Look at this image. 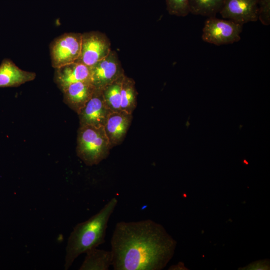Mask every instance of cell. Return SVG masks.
Segmentation results:
<instances>
[{
	"instance_id": "8fae6325",
	"label": "cell",
	"mask_w": 270,
	"mask_h": 270,
	"mask_svg": "<svg viewBox=\"0 0 270 270\" xmlns=\"http://www.w3.org/2000/svg\"><path fill=\"white\" fill-rule=\"evenodd\" d=\"M132 120V114L124 111L110 112L104 124L111 148L124 140Z\"/></svg>"
},
{
	"instance_id": "6da1fadb",
	"label": "cell",
	"mask_w": 270,
	"mask_h": 270,
	"mask_svg": "<svg viewBox=\"0 0 270 270\" xmlns=\"http://www.w3.org/2000/svg\"><path fill=\"white\" fill-rule=\"evenodd\" d=\"M173 242L150 220L120 222L110 240L114 270H154L162 268Z\"/></svg>"
},
{
	"instance_id": "d6986e66",
	"label": "cell",
	"mask_w": 270,
	"mask_h": 270,
	"mask_svg": "<svg viewBox=\"0 0 270 270\" xmlns=\"http://www.w3.org/2000/svg\"><path fill=\"white\" fill-rule=\"evenodd\" d=\"M258 20L264 26L270 24V0H258Z\"/></svg>"
},
{
	"instance_id": "7c38bea8",
	"label": "cell",
	"mask_w": 270,
	"mask_h": 270,
	"mask_svg": "<svg viewBox=\"0 0 270 270\" xmlns=\"http://www.w3.org/2000/svg\"><path fill=\"white\" fill-rule=\"evenodd\" d=\"M95 90L90 81L72 84L62 91L64 101L78 114L90 98Z\"/></svg>"
},
{
	"instance_id": "4fadbf2b",
	"label": "cell",
	"mask_w": 270,
	"mask_h": 270,
	"mask_svg": "<svg viewBox=\"0 0 270 270\" xmlns=\"http://www.w3.org/2000/svg\"><path fill=\"white\" fill-rule=\"evenodd\" d=\"M36 76L35 72L20 69L9 58L4 59L0 64V88L19 86Z\"/></svg>"
},
{
	"instance_id": "ac0fdd59",
	"label": "cell",
	"mask_w": 270,
	"mask_h": 270,
	"mask_svg": "<svg viewBox=\"0 0 270 270\" xmlns=\"http://www.w3.org/2000/svg\"><path fill=\"white\" fill-rule=\"evenodd\" d=\"M166 8L171 15L186 16L190 13V0H166Z\"/></svg>"
},
{
	"instance_id": "e0dca14e",
	"label": "cell",
	"mask_w": 270,
	"mask_h": 270,
	"mask_svg": "<svg viewBox=\"0 0 270 270\" xmlns=\"http://www.w3.org/2000/svg\"><path fill=\"white\" fill-rule=\"evenodd\" d=\"M124 74L102 90L104 101L112 112L121 110L120 92L122 82Z\"/></svg>"
},
{
	"instance_id": "52a82bcc",
	"label": "cell",
	"mask_w": 270,
	"mask_h": 270,
	"mask_svg": "<svg viewBox=\"0 0 270 270\" xmlns=\"http://www.w3.org/2000/svg\"><path fill=\"white\" fill-rule=\"evenodd\" d=\"M90 80L96 89L102 90L106 86L124 74V69L116 51L90 67Z\"/></svg>"
},
{
	"instance_id": "9a60e30c",
	"label": "cell",
	"mask_w": 270,
	"mask_h": 270,
	"mask_svg": "<svg viewBox=\"0 0 270 270\" xmlns=\"http://www.w3.org/2000/svg\"><path fill=\"white\" fill-rule=\"evenodd\" d=\"M138 93L134 80L124 74L120 92L122 111L132 114L137 104Z\"/></svg>"
},
{
	"instance_id": "7a4b0ae2",
	"label": "cell",
	"mask_w": 270,
	"mask_h": 270,
	"mask_svg": "<svg viewBox=\"0 0 270 270\" xmlns=\"http://www.w3.org/2000/svg\"><path fill=\"white\" fill-rule=\"evenodd\" d=\"M118 202L116 197L112 198L98 212L75 226L66 246L65 270H68L80 254L104 242L108 222Z\"/></svg>"
},
{
	"instance_id": "ba28073f",
	"label": "cell",
	"mask_w": 270,
	"mask_h": 270,
	"mask_svg": "<svg viewBox=\"0 0 270 270\" xmlns=\"http://www.w3.org/2000/svg\"><path fill=\"white\" fill-rule=\"evenodd\" d=\"M222 18L244 25L258 20V0H224L219 12Z\"/></svg>"
},
{
	"instance_id": "2e32d148",
	"label": "cell",
	"mask_w": 270,
	"mask_h": 270,
	"mask_svg": "<svg viewBox=\"0 0 270 270\" xmlns=\"http://www.w3.org/2000/svg\"><path fill=\"white\" fill-rule=\"evenodd\" d=\"M224 0H190V13L209 17L219 13Z\"/></svg>"
},
{
	"instance_id": "30bf717a",
	"label": "cell",
	"mask_w": 270,
	"mask_h": 270,
	"mask_svg": "<svg viewBox=\"0 0 270 270\" xmlns=\"http://www.w3.org/2000/svg\"><path fill=\"white\" fill-rule=\"evenodd\" d=\"M90 67L74 62L55 68L54 81L62 92L70 84L82 81H90Z\"/></svg>"
},
{
	"instance_id": "5bb4252c",
	"label": "cell",
	"mask_w": 270,
	"mask_h": 270,
	"mask_svg": "<svg viewBox=\"0 0 270 270\" xmlns=\"http://www.w3.org/2000/svg\"><path fill=\"white\" fill-rule=\"evenodd\" d=\"M80 270H108L112 262L111 250L98 249L96 248L88 250Z\"/></svg>"
},
{
	"instance_id": "8992f818",
	"label": "cell",
	"mask_w": 270,
	"mask_h": 270,
	"mask_svg": "<svg viewBox=\"0 0 270 270\" xmlns=\"http://www.w3.org/2000/svg\"><path fill=\"white\" fill-rule=\"evenodd\" d=\"M111 51L107 36L98 31L82 34L80 54L76 61L91 67L105 58Z\"/></svg>"
},
{
	"instance_id": "3957f363",
	"label": "cell",
	"mask_w": 270,
	"mask_h": 270,
	"mask_svg": "<svg viewBox=\"0 0 270 270\" xmlns=\"http://www.w3.org/2000/svg\"><path fill=\"white\" fill-rule=\"evenodd\" d=\"M110 148L104 126H80L76 151L86 164L92 166L98 164L108 156Z\"/></svg>"
},
{
	"instance_id": "9c48e42d",
	"label": "cell",
	"mask_w": 270,
	"mask_h": 270,
	"mask_svg": "<svg viewBox=\"0 0 270 270\" xmlns=\"http://www.w3.org/2000/svg\"><path fill=\"white\" fill-rule=\"evenodd\" d=\"M110 112L104 101L102 90L96 88L90 98L78 114L80 125L104 126Z\"/></svg>"
},
{
	"instance_id": "5b68a950",
	"label": "cell",
	"mask_w": 270,
	"mask_h": 270,
	"mask_svg": "<svg viewBox=\"0 0 270 270\" xmlns=\"http://www.w3.org/2000/svg\"><path fill=\"white\" fill-rule=\"evenodd\" d=\"M82 34L65 33L50 44L52 65L54 68L76 62L81 48Z\"/></svg>"
},
{
	"instance_id": "277c9868",
	"label": "cell",
	"mask_w": 270,
	"mask_h": 270,
	"mask_svg": "<svg viewBox=\"0 0 270 270\" xmlns=\"http://www.w3.org/2000/svg\"><path fill=\"white\" fill-rule=\"evenodd\" d=\"M242 26L230 20L209 17L205 21L202 38L216 46L232 44L240 40Z\"/></svg>"
}]
</instances>
